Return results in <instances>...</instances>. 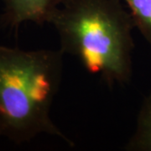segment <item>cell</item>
Here are the masks:
<instances>
[{"instance_id":"obj_1","label":"cell","mask_w":151,"mask_h":151,"mask_svg":"<svg viewBox=\"0 0 151 151\" xmlns=\"http://www.w3.org/2000/svg\"><path fill=\"white\" fill-rule=\"evenodd\" d=\"M60 50L106 85H127L133 75L135 28L122 0H65L49 19Z\"/></svg>"},{"instance_id":"obj_2","label":"cell","mask_w":151,"mask_h":151,"mask_svg":"<svg viewBox=\"0 0 151 151\" xmlns=\"http://www.w3.org/2000/svg\"><path fill=\"white\" fill-rule=\"evenodd\" d=\"M63 52L0 45V138L17 145L40 134L74 143L50 116L63 75Z\"/></svg>"},{"instance_id":"obj_3","label":"cell","mask_w":151,"mask_h":151,"mask_svg":"<svg viewBox=\"0 0 151 151\" xmlns=\"http://www.w3.org/2000/svg\"><path fill=\"white\" fill-rule=\"evenodd\" d=\"M4 9L0 21L4 27L18 29L32 22L39 25L48 24L54 11L65 0H1Z\"/></svg>"},{"instance_id":"obj_4","label":"cell","mask_w":151,"mask_h":151,"mask_svg":"<svg viewBox=\"0 0 151 151\" xmlns=\"http://www.w3.org/2000/svg\"><path fill=\"white\" fill-rule=\"evenodd\" d=\"M124 150L128 151H151V93L144 99L136 119L134 133Z\"/></svg>"},{"instance_id":"obj_5","label":"cell","mask_w":151,"mask_h":151,"mask_svg":"<svg viewBox=\"0 0 151 151\" xmlns=\"http://www.w3.org/2000/svg\"><path fill=\"white\" fill-rule=\"evenodd\" d=\"M134 19L135 28L151 49V0H123Z\"/></svg>"}]
</instances>
